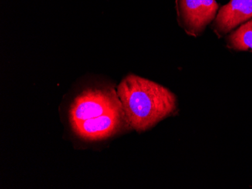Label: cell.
Listing matches in <instances>:
<instances>
[{
	"label": "cell",
	"mask_w": 252,
	"mask_h": 189,
	"mask_svg": "<svg viewBox=\"0 0 252 189\" xmlns=\"http://www.w3.org/2000/svg\"><path fill=\"white\" fill-rule=\"evenodd\" d=\"M252 18V0H230L222 7L213 22L214 30L223 36Z\"/></svg>",
	"instance_id": "5b68a950"
},
{
	"label": "cell",
	"mask_w": 252,
	"mask_h": 189,
	"mask_svg": "<svg viewBox=\"0 0 252 189\" xmlns=\"http://www.w3.org/2000/svg\"><path fill=\"white\" fill-rule=\"evenodd\" d=\"M218 9L215 0H176L180 26L188 34L196 37L215 20Z\"/></svg>",
	"instance_id": "3957f363"
},
{
	"label": "cell",
	"mask_w": 252,
	"mask_h": 189,
	"mask_svg": "<svg viewBox=\"0 0 252 189\" xmlns=\"http://www.w3.org/2000/svg\"><path fill=\"white\" fill-rule=\"evenodd\" d=\"M117 94L127 123L137 131H144L172 113L176 97L162 85L134 75H128L119 84Z\"/></svg>",
	"instance_id": "6da1fadb"
},
{
	"label": "cell",
	"mask_w": 252,
	"mask_h": 189,
	"mask_svg": "<svg viewBox=\"0 0 252 189\" xmlns=\"http://www.w3.org/2000/svg\"><path fill=\"white\" fill-rule=\"evenodd\" d=\"M126 121L123 108L71 125L78 137L86 141H98L115 135Z\"/></svg>",
	"instance_id": "277c9868"
},
{
	"label": "cell",
	"mask_w": 252,
	"mask_h": 189,
	"mask_svg": "<svg viewBox=\"0 0 252 189\" xmlns=\"http://www.w3.org/2000/svg\"><path fill=\"white\" fill-rule=\"evenodd\" d=\"M227 42L228 46L234 50L252 52V19L232 32Z\"/></svg>",
	"instance_id": "8992f818"
},
{
	"label": "cell",
	"mask_w": 252,
	"mask_h": 189,
	"mask_svg": "<svg viewBox=\"0 0 252 189\" xmlns=\"http://www.w3.org/2000/svg\"><path fill=\"white\" fill-rule=\"evenodd\" d=\"M123 108L117 91L107 87H90L75 98L69 110L70 125Z\"/></svg>",
	"instance_id": "7a4b0ae2"
}]
</instances>
